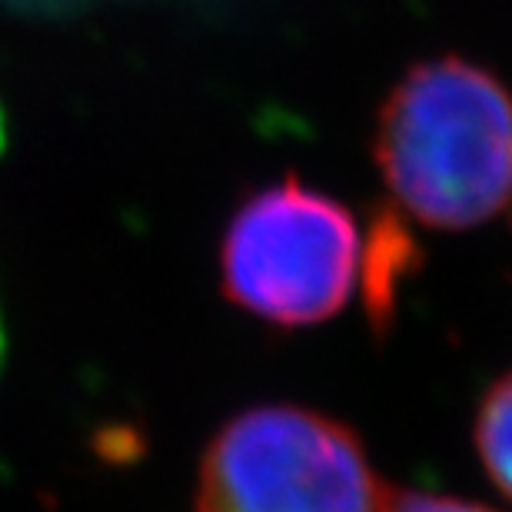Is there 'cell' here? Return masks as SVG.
Instances as JSON below:
<instances>
[{"mask_svg": "<svg viewBox=\"0 0 512 512\" xmlns=\"http://www.w3.org/2000/svg\"><path fill=\"white\" fill-rule=\"evenodd\" d=\"M373 157L406 217L479 227L512 197L509 90L463 57L416 64L383 100Z\"/></svg>", "mask_w": 512, "mask_h": 512, "instance_id": "obj_1", "label": "cell"}, {"mask_svg": "<svg viewBox=\"0 0 512 512\" xmlns=\"http://www.w3.org/2000/svg\"><path fill=\"white\" fill-rule=\"evenodd\" d=\"M360 223L330 193L283 177L250 193L220 240V290L263 323L333 320L363 283Z\"/></svg>", "mask_w": 512, "mask_h": 512, "instance_id": "obj_2", "label": "cell"}, {"mask_svg": "<svg viewBox=\"0 0 512 512\" xmlns=\"http://www.w3.org/2000/svg\"><path fill=\"white\" fill-rule=\"evenodd\" d=\"M389 486L360 436L306 406H253L197 469V512H383Z\"/></svg>", "mask_w": 512, "mask_h": 512, "instance_id": "obj_3", "label": "cell"}, {"mask_svg": "<svg viewBox=\"0 0 512 512\" xmlns=\"http://www.w3.org/2000/svg\"><path fill=\"white\" fill-rule=\"evenodd\" d=\"M476 453L496 489L512 499V370L486 389L476 409Z\"/></svg>", "mask_w": 512, "mask_h": 512, "instance_id": "obj_4", "label": "cell"}, {"mask_svg": "<svg viewBox=\"0 0 512 512\" xmlns=\"http://www.w3.org/2000/svg\"><path fill=\"white\" fill-rule=\"evenodd\" d=\"M383 512H496L473 499L419 493V489H389Z\"/></svg>", "mask_w": 512, "mask_h": 512, "instance_id": "obj_5", "label": "cell"}]
</instances>
